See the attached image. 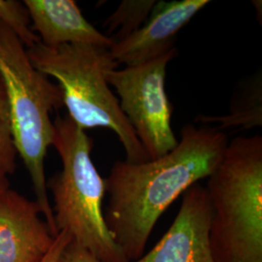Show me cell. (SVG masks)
Returning <instances> with one entry per match:
<instances>
[{
  "instance_id": "obj_3",
  "label": "cell",
  "mask_w": 262,
  "mask_h": 262,
  "mask_svg": "<svg viewBox=\"0 0 262 262\" xmlns=\"http://www.w3.org/2000/svg\"><path fill=\"white\" fill-rule=\"evenodd\" d=\"M53 144L62 170L47 183L57 234L66 231L72 241L100 262H127L105 222V180L91 158L93 140L68 116L54 122Z\"/></svg>"
},
{
  "instance_id": "obj_8",
  "label": "cell",
  "mask_w": 262,
  "mask_h": 262,
  "mask_svg": "<svg viewBox=\"0 0 262 262\" xmlns=\"http://www.w3.org/2000/svg\"><path fill=\"white\" fill-rule=\"evenodd\" d=\"M209 3L208 0L157 1L146 23L109 50L113 60L118 66L130 67L164 56L176 49L174 43L179 31Z\"/></svg>"
},
{
  "instance_id": "obj_5",
  "label": "cell",
  "mask_w": 262,
  "mask_h": 262,
  "mask_svg": "<svg viewBox=\"0 0 262 262\" xmlns=\"http://www.w3.org/2000/svg\"><path fill=\"white\" fill-rule=\"evenodd\" d=\"M27 52L39 72L58 82L67 116L79 127L84 131L102 127L115 132L128 163L149 160L106 81V71L118 66L108 49L85 44L49 48L40 42Z\"/></svg>"
},
{
  "instance_id": "obj_10",
  "label": "cell",
  "mask_w": 262,
  "mask_h": 262,
  "mask_svg": "<svg viewBox=\"0 0 262 262\" xmlns=\"http://www.w3.org/2000/svg\"><path fill=\"white\" fill-rule=\"evenodd\" d=\"M24 4L46 47L85 44L110 50L115 44L88 21L74 0H25Z\"/></svg>"
},
{
  "instance_id": "obj_1",
  "label": "cell",
  "mask_w": 262,
  "mask_h": 262,
  "mask_svg": "<svg viewBox=\"0 0 262 262\" xmlns=\"http://www.w3.org/2000/svg\"><path fill=\"white\" fill-rule=\"evenodd\" d=\"M225 132L187 124L176 148L158 159L118 160L105 180L104 217L126 261L137 260L168 207L216 168L228 145Z\"/></svg>"
},
{
  "instance_id": "obj_11",
  "label": "cell",
  "mask_w": 262,
  "mask_h": 262,
  "mask_svg": "<svg viewBox=\"0 0 262 262\" xmlns=\"http://www.w3.org/2000/svg\"><path fill=\"white\" fill-rule=\"evenodd\" d=\"M261 73L255 74L245 81L240 91L233 97L229 113L222 116H200L197 122L216 123L215 129L223 131L228 128L247 130L262 125Z\"/></svg>"
},
{
  "instance_id": "obj_6",
  "label": "cell",
  "mask_w": 262,
  "mask_h": 262,
  "mask_svg": "<svg viewBox=\"0 0 262 262\" xmlns=\"http://www.w3.org/2000/svg\"><path fill=\"white\" fill-rule=\"evenodd\" d=\"M177 49L140 66L111 68L106 81L119 94L120 107L135 132L149 160L158 159L176 148L171 119L173 107L165 90L166 68Z\"/></svg>"
},
{
  "instance_id": "obj_4",
  "label": "cell",
  "mask_w": 262,
  "mask_h": 262,
  "mask_svg": "<svg viewBox=\"0 0 262 262\" xmlns=\"http://www.w3.org/2000/svg\"><path fill=\"white\" fill-rule=\"evenodd\" d=\"M0 76L8 95L15 148L28 169L35 202L56 237L44 160L53 144L55 131L50 115L63 106L62 91L32 66L23 43L1 23Z\"/></svg>"
},
{
  "instance_id": "obj_14",
  "label": "cell",
  "mask_w": 262,
  "mask_h": 262,
  "mask_svg": "<svg viewBox=\"0 0 262 262\" xmlns=\"http://www.w3.org/2000/svg\"><path fill=\"white\" fill-rule=\"evenodd\" d=\"M16 157L17 150L12 135L8 95L0 76V173L6 176L14 173Z\"/></svg>"
},
{
  "instance_id": "obj_9",
  "label": "cell",
  "mask_w": 262,
  "mask_h": 262,
  "mask_svg": "<svg viewBox=\"0 0 262 262\" xmlns=\"http://www.w3.org/2000/svg\"><path fill=\"white\" fill-rule=\"evenodd\" d=\"M35 201L8 189L0 197V262H41L56 237Z\"/></svg>"
},
{
  "instance_id": "obj_15",
  "label": "cell",
  "mask_w": 262,
  "mask_h": 262,
  "mask_svg": "<svg viewBox=\"0 0 262 262\" xmlns=\"http://www.w3.org/2000/svg\"><path fill=\"white\" fill-rule=\"evenodd\" d=\"M57 262H100L84 248L71 241L66 246Z\"/></svg>"
},
{
  "instance_id": "obj_12",
  "label": "cell",
  "mask_w": 262,
  "mask_h": 262,
  "mask_svg": "<svg viewBox=\"0 0 262 262\" xmlns=\"http://www.w3.org/2000/svg\"><path fill=\"white\" fill-rule=\"evenodd\" d=\"M156 3V0L122 1L104 24L108 34L115 33L110 38L117 43L129 37L146 23Z\"/></svg>"
},
{
  "instance_id": "obj_17",
  "label": "cell",
  "mask_w": 262,
  "mask_h": 262,
  "mask_svg": "<svg viewBox=\"0 0 262 262\" xmlns=\"http://www.w3.org/2000/svg\"><path fill=\"white\" fill-rule=\"evenodd\" d=\"M9 188L10 183L7 176L0 173V197L2 196Z\"/></svg>"
},
{
  "instance_id": "obj_16",
  "label": "cell",
  "mask_w": 262,
  "mask_h": 262,
  "mask_svg": "<svg viewBox=\"0 0 262 262\" xmlns=\"http://www.w3.org/2000/svg\"><path fill=\"white\" fill-rule=\"evenodd\" d=\"M72 241L71 236L66 231H60L56 235L55 242L48 252L46 256L41 262H57L61 253L64 251L66 246Z\"/></svg>"
},
{
  "instance_id": "obj_7",
  "label": "cell",
  "mask_w": 262,
  "mask_h": 262,
  "mask_svg": "<svg viewBox=\"0 0 262 262\" xmlns=\"http://www.w3.org/2000/svg\"><path fill=\"white\" fill-rule=\"evenodd\" d=\"M211 220L206 187L195 184L183 194L178 214L159 243L132 262H215L210 244Z\"/></svg>"
},
{
  "instance_id": "obj_13",
  "label": "cell",
  "mask_w": 262,
  "mask_h": 262,
  "mask_svg": "<svg viewBox=\"0 0 262 262\" xmlns=\"http://www.w3.org/2000/svg\"><path fill=\"white\" fill-rule=\"evenodd\" d=\"M30 16L24 3L15 0H0V23L18 37L24 46L30 49L40 39L30 28Z\"/></svg>"
},
{
  "instance_id": "obj_2",
  "label": "cell",
  "mask_w": 262,
  "mask_h": 262,
  "mask_svg": "<svg viewBox=\"0 0 262 262\" xmlns=\"http://www.w3.org/2000/svg\"><path fill=\"white\" fill-rule=\"evenodd\" d=\"M215 262H262V137H236L208 177Z\"/></svg>"
}]
</instances>
